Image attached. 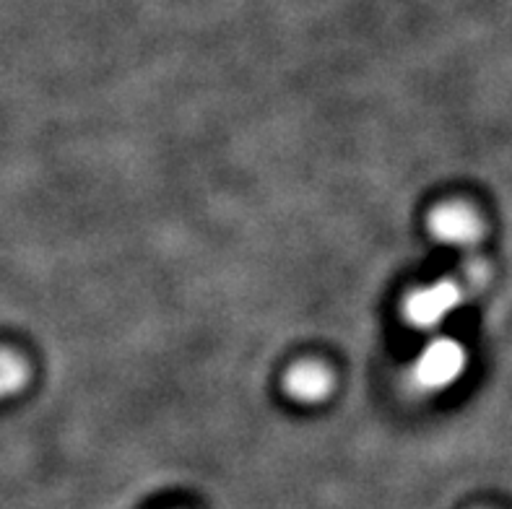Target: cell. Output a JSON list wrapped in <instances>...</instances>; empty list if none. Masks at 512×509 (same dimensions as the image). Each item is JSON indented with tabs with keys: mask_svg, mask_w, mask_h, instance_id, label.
<instances>
[{
	"mask_svg": "<svg viewBox=\"0 0 512 509\" xmlns=\"http://www.w3.org/2000/svg\"><path fill=\"white\" fill-rule=\"evenodd\" d=\"M466 348L453 338H435L424 346L419 359L411 367V382L422 393H442L461 380L466 372Z\"/></svg>",
	"mask_w": 512,
	"mask_h": 509,
	"instance_id": "1",
	"label": "cell"
},
{
	"mask_svg": "<svg viewBox=\"0 0 512 509\" xmlns=\"http://www.w3.org/2000/svg\"><path fill=\"white\" fill-rule=\"evenodd\" d=\"M489 271H487V263L479 258H471L463 268V278H461V286L463 291H479L481 286L487 284Z\"/></svg>",
	"mask_w": 512,
	"mask_h": 509,
	"instance_id": "6",
	"label": "cell"
},
{
	"mask_svg": "<svg viewBox=\"0 0 512 509\" xmlns=\"http://www.w3.org/2000/svg\"><path fill=\"white\" fill-rule=\"evenodd\" d=\"M429 234L440 245L471 250L484 237V226L479 216L463 203H445L429 213Z\"/></svg>",
	"mask_w": 512,
	"mask_h": 509,
	"instance_id": "3",
	"label": "cell"
},
{
	"mask_svg": "<svg viewBox=\"0 0 512 509\" xmlns=\"http://www.w3.org/2000/svg\"><path fill=\"white\" fill-rule=\"evenodd\" d=\"M463 297H466V291H463L461 281H453V278H442L437 284L411 291L409 299L403 302L406 323L419 330L440 328L450 312L461 307Z\"/></svg>",
	"mask_w": 512,
	"mask_h": 509,
	"instance_id": "2",
	"label": "cell"
},
{
	"mask_svg": "<svg viewBox=\"0 0 512 509\" xmlns=\"http://www.w3.org/2000/svg\"><path fill=\"white\" fill-rule=\"evenodd\" d=\"M284 390L299 403H323L333 390V377L318 361H302L286 372Z\"/></svg>",
	"mask_w": 512,
	"mask_h": 509,
	"instance_id": "4",
	"label": "cell"
},
{
	"mask_svg": "<svg viewBox=\"0 0 512 509\" xmlns=\"http://www.w3.org/2000/svg\"><path fill=\"white\" fill-rule=\"evenodd\" d=\"M29 380V367L19 354L0 351V398L19 393Z\"/></svg>",
	"mask_w": 512,
	"mask_h": 509,
	"instance_id": "5",
	"label": "cell"
}]
</instances>
